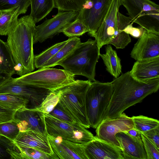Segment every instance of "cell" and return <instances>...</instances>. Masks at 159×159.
<instances>
[{"label":"cell","mask_w":159,"mask_h":159,"mask_svg":"<svg viewBox=\"0 0 159 159\" xmlns=\"http://www.w3.org/2000/svg\"><path fill=\"white\" fill-rule=\"evenodd\" d=\"M126 132L134 138L139 140H142L141 133L134 128Z\"/></svg>","instance_id":"41"},{"label":"cell","mask_w":159,"mask_h":159,"mask_svg":"<svg viewBox=\"0 0 159 159\" xmlns=\"http://www.w3.org/2000/svg\"><path fill=\"white\" fill-rule=\"evenodd\" d=\"M131 42V39L129 34L123 31H119L109 42V44L113 45L117 49H123Z\"/></svg>","instance_id":"37"},{"label":"cell","mask_w":159,"mask_h":159,"mask_svg":"<svg viewBox=\"0 0 159 159\" xmlns=\"http://www.w3.org/2000/svg\"><path fill=\"white\" fill-rule=\"evenodd\" d=\"M47 134L59 136L77 143L85 144L93 140L95 136L87 129L78 124H70L43 113Z\"/></svg>","instance_id":"8"},{"label":"cell","mask_w":159,"mask_h":159,"mask_svg":"<svg viewBox=\"0 0 159 159\" xmlns=\"http://www.w3.org/2000/svg\"><path fill=\"white\" fill-rule=\"evenodd\" d=\"M134 128L131 117L123 112L118 117L102 121L96 128V136L120 148L116 135Z\"/></svg>","instance_id":"11"},{"label":"cell","mask_w":159,"mask_h":159,"mask_svg":"<svg viewBox=\"0 0 159 159\" xmlns=\"http://www.w3.org/2000/svg\"><path fill=\"white\" fill-rule=\"evenodd\" d=\"M81 42L78 37L70 38L67 43L41 68H50L58 65Z\"/></svg>","instance_id":"24"},{"label":"cell","mask_w":159,"mask_h":159,"mask_svg":"<svg viewBox=\"0 0 159 159\" xmlns=\"http://www.w3.org/2000/svg\"><path fill=\"white\" fill-rule=\"evenodd\" d=\"M130 55L132 58L138 61L159 57V34L144 29Z\"/></svg>","instance_id":"13"},{"label":"cell","mask_w":159,"mask_h":159,"mask_svg":"<svg viewBox=\"0 0 159 159\" xmlns=\"http://www.w3.org/2000/svg\"><path fill=\"white\" fill-rule=\"evenodd\" d=\"M66 40L57 43L49 47L38 55H34L35 68H42L48 61L53 57L68 41Z\"/></svg>","instance_id":"28"},{"label":"cell","mask_w":159,"mask_h":159,"mask_svg":"<svg viewBox=\"0 0 159 159\" xmlns=\"http://www.w3.org/2000/svg\"><path fill=\"white\" fill-rule=\"evenodd\" d=\"M12 75L8 73L0 72V87L9 80Z\"/></svg>","instance_id":"42"},{"label":"cell","mask_w":159,"mask_h":159,"mask_svg":"<svg viewBox=\"0 0 159 159\" xmlns=\"http://www.w3.org/2000/svg\"><path fill=\"white\" fill-rule=\"evenodd\" d=\"M0 159H23L20 148L13 141L1 135Z\"/></svg>","instance_id":"25"},{"label":"cell","mask_w":159,"mask_h":159,"mask_svg":"<svg viewBox=\"0 0 159 159\" xmlns=\"http://www.w3.org/2000/svg\"><path fill=\"white\" fill-rule=\"evenodd\" d=\"M30 5V0H0V11L20 6L26 13Z\"/></svg>","instance_id":"34"},{"label":"cell","mask_w":159,"mask_h":159,"mask_svg":"<svg viewBox=\"0 0 159 159\" xmlns=\"http://www.w3.org/2000/svg\"><path fill=\"white\" fill-rule=\"evenodd\" d=\"M141 133L159 149V126Z\"/></svg>","instance_id":"38"},{"label":"cell","mask_w":159,"mask_h":159,"mask_svg":"<svg viewBox=\"0 0 159 159\" xmlns=\"http://www.w3.org/2000/svg\"><path fill=\"white\" fill-rule=\"evenodd\" d=\"M12 78L0 87V93L21 96L29 101L27 108L28 109H34L39 107L46 97L53 92L30 84L15 83Z\"/></svg>","instance_id":"10"},{"label":"cell","mask_w":159,"mask_h":159,"mask_svg":"<svg viewBox=\"0 0 159 159\" xmlns=\"http://www.w3.org/2000/svg\"><path fill=\"white\" fill-rule=\"evenodd\" d=\"M59 98L60 95L58 92H52L46 97L40 106L34 110L48 114L58 104Z\"/></svg>","instance_id":"32"},{"label":"cell","mask_w":159,"mask_h":159,"mask_svg":"<svg viewBox=\"0 0 159 159\" xmlns=\"http://www.w3.org/2000/svg\"><path fill=\"white\" fill-rule=\"evenodd\" d=\"M113 91L111 82H91L85 97V108L90 127L96 129L101 122Z\"/></svg>","instance_id":"5"},{"label":"cell","mask_w":159,"mask_h":159,"mask_svg":"<svg viewBox=\"0 0 159 159\" xmlns=\"http://www.w3.org/2000/svg\"><path fill=\"white\" fill-rule=\"evenodd\" d=\"M13 82L28 84L54 91L74 82L75 76L64 69L41 68L20 77L12 78Z\"/></svg>","instance_id":"6"},{"label":"cell","mask_w":159,"mask_h":159,"mask_svg":"<svg viewBox=\"0 0 159 159\" xmlns=\"http://www.w3.org/2000/svg\"><path fill=\"white\" fill-rule=\"evenodd\" d=\"M111 82L114 91L101 121L118 117L129 107L157 92L159 88V78L140 81L134 78L130 71L122 74Z\"/></svg>","instance_id":"1"},{"label":"cell","mask_w":159,"mask_h":159,"mask_svg":"<svg viewBox=\"0 0 159 159\" xmlns=\"http://www.w3.org/2000/svg\"><path fill=\"white\" fill-rule=\"evenodd\" d=\"M133 23L131 22L123 30L125 33L130 35L136 38H139L142 35L144 29L143 28H136L133 27Z\"/></svg>","instance_id":"40"},{"label":"cell","mask_w":159,"mask_h":159,"mask_svg":"<svg viewBox=\"0 0 159 159\" xmlns=\"http://www.w3.org/2000/svg\"><path fill=\"white\" fill-rule=\"evenodd\" d=\"M25 13L20 6L0 11V35H7L17 24L19 16Z\"/></svg>","instance_id":"21"},{"label":"cell","mask_w":159,"mask_h":159,"mask_svg":"<svg viewBox=\"0 0 159 159\" xmlns=\"http://www.w3.org/2000/svg\"><path fill=\"white\" fill-rule=\"evenodd\" d=\"M93 5L89 9H81L77 18L84 23L93 37L105 16L112 0H92Z\"/></svg>","instance_id":"14"},{"label":"cell","mask_w":159,"mask_h":159,"mask_svg":"<svg viewBox=\"0 0 159 159\" xmlns=\"http://www.w3.org/2000/svg\"><path fill=\"white\" fill-rule=\"evenodd\" d=\"M15 64L7 42L0 39V72L15 74Z\"/></svg>","instance_id":"26"},{"label":"cell","mask_w":159,"mask_h":159,"mask_svg":"<svg viewBox=\"0 0 159 159\" xmlns=\"http://www.w3.org/2000/svg\"><path fill=\"white\" fill-rule=\"evenodd\" d=\"M20 148L23 159H58L55 154H50L45 153L36 148L21 147Z\"/></svg>","instance_id":"31"},{"label":"cell","mask_w":159,"mask_h":159,"mask_svg":"<svg viewBox=\"0 0 159 159\" xmlns=\"http://www.w3.org/2000/svg\"><path fill=\"white\" fill-rule=\"evenodd\" d=\"M141 136L147 154V159H159V149L142 133Z\"/></svg>","instance_id":"36"},{"label":"cell","mask_w":159,"mask_h":159,"mask_svg":"<svg viewBox=\"0 0 159 159\" xmlns=\"http://www.w3.org/2000/svg\"><path fill=\"white\" fill-rule=\"evenodd\" d=\"M13 141L19 147H31L50 154H55L50 144L47 134L33 130L20 131Z\"/></svg>","instance_id":"18"},{"label":"cell","mask_w":159,"mask_h":159,"mask_svg":"<svg viewBox=\"0 0 159 159\" xmlns=\"http://www.w3.org/2000/svg\"><path fill=\"white\" fill-rule=\"evenodd\" d=\"M20 131L16 121L14 120L0 123V135L14 141Z\"/></svg>","instance_id":"33"},{"label":"cell","mask_w":159,"mask_h":159,"mask_svg":"<svg viewBox=\"0 0 159 159\" xmlns=\"http://www.w3.org/2000/svg\"><path fill=\"white\" fill-rule=\"evenodd\" d=\"M105 54L100 53L99 56L103 60L107 71L115 78L118 77L121 72L122 66L120 59L116 51L110 45L105 47Z\"/></svg>","instance_id":"22"},{"label":"cell","mask_w":159,"mask_h":159,"mask_svg":"<svg viewBox=\"0 0 159 159\" xmlns=\"http://www.w3.org/2000/svg\"><path fill=\"white\" fill-rule=\"evenodd\" d=\"M91 81L76 80L55 91L60 95L58 103L79 125L90 127L85 108V97Z\"/></svg>","instance_id":"4"},{"label":"cell","mask_w":159,"mask_h":159,"mask_svg":"<svg viewBox=\"0 0 159 159\" xmlns=\"http://www.w3.org/2000/svg\"><path fill=\"white\" fill-rule=\"evenodd\" d=\"M84 145L86 159H124L121 149L96 136Z\"/></svg>","instance_id":"15"},{"label":"cell","mask_w":159,"mask_h":159,"mask_svg":"<svg viewBox=\"0 0 159 159\" xmlns=\"http://www.w3.org/2000/svg\"><path fill=\"white\" fill-rule=\"evenodd\" d=\"M36 23L30 15L18 19L7 35V43L15 64V74L21 76L33 72L34 65L33 35Z\"/></svg>","instance_id":"2"},{"label":"cell","mask_w":159,"mask_h":159,"mask_svg":"<svg viewBox=\"0 0 159 159\" xmlns=\"http://www.w3.org/2000/svg\"><path fill=\"white\" fill-rule=\"evenodd\" d=\"M14 120L20 132L33 130L47 134L43 113L41 111L24 107L16 111Z\"/></svg>","instance_id":"16"},{"label":"cell","mask_w":159,"mask_h":159,"mask_svg":"<svg viewBox=\"0 0 159 159\" xmlns=\"http://www.w3.org/2000/svg\"><path fill=\"white\" fill-rule=\"evenodd\" d=\"M16 111L7 109L0 106V123L14 120Z\"/></svg>","instance_id":"39"},{"label":"cell","mask_w":159,"mask_h":159,"mask_svg":"<svg viewBox=\"0 0 159 159\" xmlns=\"http://www.w3.org/2000/svg\"><path fill=\"white\" fill-rule=\"evenodd\" d=\"M29 101L21 95L10 93H0V106L7 109L17 111L27 108Z\"/></svg>","instance_id":"27"},{"label":"cell","mask_w":159,"mask_h":159,"mask_svg":"<svg viewBox=\"0 0 159 159\" xmlns=\"http://www.w3.org/2000/svg\"><path fill=\"white\" fill-rule=\"evenodd\" d=\"M31 12L30 15L36 23L48 15L55 7L54 0H30Z\"/></svg>","instance_id":"23"},{"label":"cell","mask_w":159,"mask_h":159,"mask_svg":"<svg viewBox=\"0 0 159 159\" xmlns=\"http://www.w3.org/2000/svg\"><path fill=\"white\" fill-rule=\"evenodd\" d=\"M88 31V29L83 21L77 18L61 30L60 33H63L66 36L71 38L80 36Z\"/></svg>","instance_id":"29"},{"label":"cell","mask_w":159,"mask_h":159,"mask_svg":"<svg viewBox=\"0 0 159 159\" xmlns=\"http://www.w3.org/2000/svg\"><path fill=\"white\" fill-rule=\"evenodd\" d=\"M79 12L58 11L53 18L46 19L41 24L35 26L33 35L34 44L42 43L60 33V30L75 20Z\"/></svg>","instance_id":"9"},{"label":"cell","mask_w":159,"mask_h":159,"mask_svg":"<svg viewBox=\"0 0 159 159\" xmlns=\"http://www.w3.org/2000/svg\"><path fill=\"white\" fill-rule=\"evenodd\" d=\"M131 21L159 34V6L149 0H121Z\"/></svg>","instance_id":"7"},{"label":"cell","mask_w":159,"mask_h":159,"mask_svg":"<svg viewBox=\"0 0 159 159\" xmlns=\"http://www.w3.org/2000/svg\"><path fill=\"white\" fill-rule=\"evenodd\" d=\"M130 72L134 78L140 81L159 78V57L142 61H136Z\"/></svg>","instance_id":"20"},{"label":"cell","mask_w":159,"mask_h":159,"mask_svg":"<svg viewBox=\"0 0 159 159\" xmlns=\"http://www.w3.org/2000/svg\"><path fill=\"white\" fill-rule=\"evenodd\" d=\"M51 148L59 159H86L84 144L65 139L59 136L47 134Z\"/></svg>","instance_id":"17"},{"label":"cell","mask_w":159,"mask_h":159,"mask_svg":"<svg viewBox=\"0 0 159 159\" xmlns=\"http://www.w3.org/2000/svg\"><path fill=\"white\" fill-rule=\"evenodd\" d=\"M48 114L55 118L69 123L78 124L58 102L52 111Z\"/></svg>","instance_id":"35"},{"label":"cell","mask_w":159,"mask_h":159,"mask_svg":"<svg viewBox=\"0 0 159 159\" xmlns=\"http://www.w3.org/2000/svg\"><path fill=\"white\" fill-rule=\"evenodd\" d=\"M100 53L96 40L89 39L85 42L80 43L58 65L75 76H83L94 82L96 80V66Z\"/></svg>","instance_id":"3"},{"label":"cell","mask_w":159,"mask_h":159,"mask_svg":"<svg viewBox=\"0 0 159 159\" xmlns=\"http://www.w3.org/2000/svg\"><path fill=\"white\" fill-rule=\"evenodd\" d=\"M121 5V0H112L105 16L93 36L100 50L103 45L109 44L118 31L117 15Z\"/></svg>","instance_id":"12"},{"label":"cell","mask_w":159,"mask_h":159,"mask_svg":"<svg viewBox=\"0 0 159 159\" xmlns=\"http://www.w3.org/2000/svg\"><path fill=\"white\" fill-rule=\"evenodd\" d=\"M134 128L141 133L159 126L158 120L143 115L131 117Z\"/></svg>","instance_id":"30"},{"label":"cell","mask_w":159,"mask_h":159,"mask_svg":"<svg viewBox=\"0 0 159 159\" xmlns=\"http://www.w3.org/2000/svg\"><path fill=\"white\" fill-rule=\"evenodd\" d=\"M116 137L124 159H147L142 140L134 138L125 132L117 133Z\"/></svg>","instance_id":"19"}]
</instances>
